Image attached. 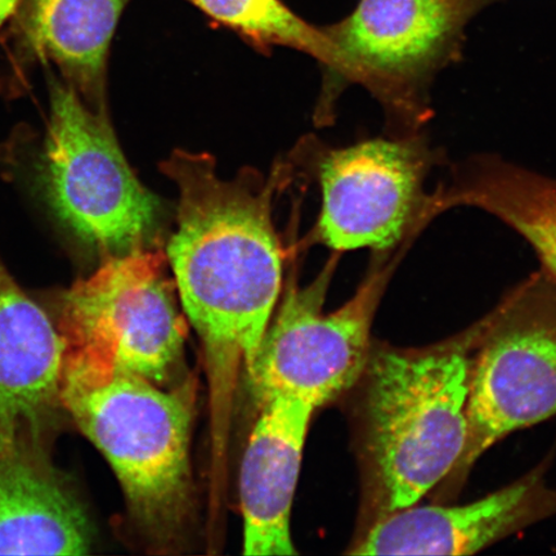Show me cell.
I'll list each match as a JSON object with an SVG mask.
<instances>
[{"label":"cell","instance_id":"obj_1","mask_svg":"<svg viewBox=\"0 0 556 556\" xmlns=\"http://www.w3.org/2000/svg\"><path fill=\"white\" fill-rule=\"evenodd\" d=\"M179 190L177 231L166 249L180 305L204 346L215 407L249 370L273 318L282 255L273 222L282 166L224 180L207 154L177 150L162 164Z\"/></svg>","mask_w":556,"mask_h":556},{"label":"cell","instance_id":"obj_2","mask_svg":"<svg viewBox=\"0 0 556 556\" xmlns=\"http://www.w3.org/2000/svg\"><path fill=\"white\" fill-rule=\"evenodd\" d=\"M471 366L454 344L371 352L363 413L374 520L417 505L454 472L468 440Z\"/></svg>","mask_w":556,"mask_h":556},{"label":"cell","instance_id":"obj_3","mask_svg":"<svg viewBox=\"0 0 556 556\" xmlns=\"http://www.w3.org/2000/svg\"><path fill=\"white\" fill-rule=\"evenodd\" d=\"M61 405L106 457L138 523L160 538L176 532L191 498L192 402L186 389L64 357Z\"/></svg>","mask_w":556,"mask_h":556},{"label":"cell","instance_id":"obj_4","mask_svg":"<svg viewBox=\"0 0 556 556\" xmlns=\"http://www.w3.org/2000/svg\"><path fill=\"white\" fill-rule=\"evenodd\" d=\"M485 0H359L325 27L340 55L338 80L381 104L388 136L421 134L433 116L437 75L460 60L464 31Z\"/></svg>","mask_w":556,"mask_h":556},{"label":"cell","instance_id":"obj_5","mask_svg":"<svg viewBox=\"0 0 556 556\" xmlns=\"http://www.w3.org/2000/svg\"><path fill=\"white\" fill-rule=\"evenodd\" d=\"M160 250L109 256L64 299V357L122 368L166 387L184 364L187 318Z\"/></svg>","mask_w":556,"mask_h":556},{"label":"cell","instance_id":"obj_6","mask_svg":"<svg viewBox=\"0 0 556 556\" xmlns=\"http://www.w3.org/2000/svg\"><path fill=\"white\" fill-rule=\"evenodd\" d=\"M40 178L61 224L109 256L146 249L157 231L159 199L130 169L113 129L60 85L52 88Z\"/></svg>","mask_w":556,"mask_h":556},{"label":"cell","instance_id":"obj_7","mask_svg":"<svg viewBox=\"0 0 556 556\" xmlns=\"http://www.w3.org/2000/svg\"><path fill=\"white\" fill-rule=\"evenodd\" d=\"M408 248L378 254L356 295L325 313L336 261L307 288H290L247 371L260 402L294 399L313 409L339 397L364 377L371 354V325L392 270Z\"/></svg>","mask_w":556,"mask_h":556},{"label":"cell","instance_id":"obj_8","mask_svg":"<svg viewBox=\"0 0 556 556\" xmlns=\"http://www.w3.org/2000/svg\"><path fill=\"white\" fill-rule=\"evenodd\" d=\"M444 162L421 134L367 139L332 150L319 166L317 238L337 252L412 247L433 219L427 179Z\"/></svg>","mask_w":556,"mask_h":556},{"label":"cell","instance_id":"obj_9","mask_svg":"<svg viewBox=\"0 0 556 556\" xmlns=\"http://www.w3.org/2000/svg\"><path fill=\"white\" fill-rule=\"evenodd\" d=\"M556 414V309L492 333L471 366L463 477L504 437Z\"/></svg>","mask_w":556,"mask_h":556},{"label":"cell","instance_id":"obj_10","mask_svg":"<svg viewBox=\"0 0 556 556\" xmlns=\"http://www.w3.org/2000/svg\"><path fill=\"white\" fill-rule=\"evenodd\" d=\"M92 532L38 430L0 426V554L85 555Z\"/></svg>","mask_w":556,"mask_h":556},{"label":"cell","instance_id":"obj_11","mask_svg":"<svg viewBox=\"0 0 556 556\" xmlns=\"http://www.w3.org/2000/svg\"><path fill=\"white\" fill-rule=\"evenodd\" d=\"M556 513L536 475L464 506H409L374 520L352 554L471 555Z\"/></svg>","mask_w":556,"mask_h":556},{"label":"cell","instance_id":"obj_12","mask_svg":"<svg viewBox=\"0 0 556 556\" xmlns=\"http://www.w3.org/2000/svg\"><path fill=\"white\" fill-rule=\"evenodd\" d=\"M313 414L294 399L261 401L239 479L245 555L296 554L291 509Z\"/></svg>","mask_w":556,"mask_h":556},{"label":"cell","instance_id":"obj_13","mask_svg":"<svg viewBox=\"0 0 556 556\" xmlns=\"http://www.w3.org/2000/svg\"><path fill=\"white\" fill-rule=\"evenodd\" d=\"M64 339L0 263V426L39 430L61 403Z\"/></svg>","mask_w":556,"mask_h":556},{"label":"cell","instance_id":"obj_14","mask_svg":"<svg viewBox=\"0 0 556 556\" xmlns=\"http://www.w3.org/2000/svg\"><path fill=\"white\" fill-rule=\"evenodd\" d=\"M433 201L438 214L465 206L502 220L530 243L556 281V179L500 156L476 155L452 166Z\"/></svg>","mask_w":556,"mask_h":556},{"label":"cell","instance_id":"obj_15","mask_svg":"<svg viewBox=\"0 0 556 556\" xmlns=\"http://www.w3.org/2000/svg\"><path fill=\"white\" fill-rule=\"evenodd\" d=\"M129 0H20L18 30L40 59L100 93L116 26Z\"/></svg>","mask_w":556,"mask_h":556},{"label":"cell","instance_id":"obj_16","mask_svg":"<svg viewBox=\"0 0 556 556\" xmlns=\"http://www.w3.org/2000/svg\"><path fill=\"white\" fill-rule=\"evenodd\" d=\"M208 18L225 25L255 46L293 48L321 62L338 76L340 55L324 29L312 26L282 0H187Z\"/></svg>","mask_w":556,"mask_h":556},{"label":"cell","instance_id":"obj_17","mask_svg":"<svg viewBox=\"0 0 556 556\" xmlns=\"http://www.w3.org/2000/svg\"><path fill=\"white\" fill-rule=\"evenodd\" d=\"M18 3L20 0H0V26L16 12Z\"/></svg>","mask_w":556,"mask_h":556}]
</instances>
